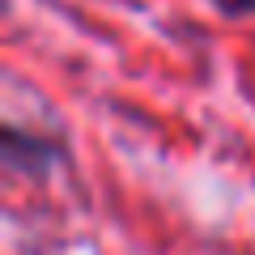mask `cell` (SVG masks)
<instances>
[{"mask_svg":"<svg viewBox=\"0 0 255 255\" xmlns=\"http://www.w3.org/2000/svg\"><path fill=\"white\" fill-rule=\"evenodd\" d=\"M0 153H4V166H9V170L47 174L64 157V149H60V140L43 136V132H30V128L9 124V128H4V136H0Z\"/></svg>","mask_w":255,"mask_h":255,"instance_id":"1","label":"cell"},{"mask_svg":"<svg viewBox=\"0 0 255 255\" xmlns=\"http://www.w3.org/2000/svg\"><path fill=\"white\" fill-rule=\"evenodd\" d=\"M226 17H251L255 13V0H213Z\"/></svg>","mask_w":255,"mask_h":255,"instance_id":"2","label":"cell"}]
</instances>
